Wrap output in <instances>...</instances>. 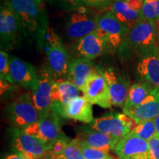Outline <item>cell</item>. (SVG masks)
<instances>
[{
  "instance_id": "obj_1",
  "label": "cell",
  "mask_w": 159,
  "mask_h": 159,
  "mask_svg": "<svg viewBox=\"0 0 159 159\" xmlns=\"http://www.w3.org/2000/svg\"><path fill=\"white\" fill-rule=\"evenodd\" d=\"M16 15L20 33L37 41L39 47L43 44L48 25L43 7L35 0H9Z\"/></svg>"
},
{
  "instance_id": "obj_2",
  "label": "cell",
  "mask_w": 159,
  "mask_h": 159,
  "mask_svg": "<svg viewBox=\"0 0 159 159\" xmlns=\"http://www.w3.org/2000/svg\"><path fill=\"white\" fill-rule=\"evenodd\" d=\"M156 32V23L139 20L129 30L121 49L128 48L141 57L158 51Z\"/></svg>"
},
{
  "instance_id": "obj_3",
  "label": "cell",
  "mask_w": 159,
  "mask_h": 159,
  "mask_svg": "<svg viewBox=\"0 0 159 159\" xmlns=\"http://www.w3.org/2000/svg\"><path fill=\"white\" fill-rule=\"evenodd\" d=\"M48 67L55 80H67L71 60L64 45L55 31L48 27L43 41Z\"/></svg>"
},
{
  "instance_id": "obj_4",
  "label": "cell",
  "mask_w": 159,
  "mask_h": 159,
  "mask_svg": "<svg viewBox=\"0 0 159 159\" xmlns=\"http://www.w3.org/2000/svg\"><path fill=\"white\" fill-rule=\"evenodd\" d=\"M128 31V27L120 22L111 11L99 16L95 32L105 42L107 52H116L121 49Z\"/></svg>"
},
{
  "instance_id": "obj_5",
  "label": "cell",
  "mask_w": 159,
  "mask_h": 159,
  "mask_svg": "<svg viewBox=\"0 0 159 159\" xmlns=\"http://www.w3.org/2000/svg\"><path fill=\"white\" fill-rule=\"evenodd\" d=\"M7 111L12 127L20 130H24L42 119L30 93L19 95L9 105Z\"/></svg>"
},
{
  "instance_id": "obj_6",
  "label": "cell",
  "mask_w": 159,
  "mask_h": 159,
  "mask_svg": "<svg viewBox=\"0 0 159 159\" xmlns=\"http://www.w3.org/2000/svg\"><path fill=\"white\" fill-rule=\"evenodd\" d=\"M137 122L125 114L111 113L95 119L88 127L120 141L132 132Z\"/></svg>"
},
{
  "instance_id": "obj_7",
  "label": "cell",
  "mask_w": 159,
  "mask_h": 159,
  "mask_svg": "<svg viewBox=\"0 0 159 159\" xmlns=\"http://www.w3.org/2000/svg\"><path fill=\"white\" fill-rule=\"evenodd\" d=\"M60 117L56 113L52 111L47 116L22 130L41 141L49 150L55 142L59 139L66 138L61 131Z\"/></svg>"
},
{
  "instance_id": "obj_8",
  "label": "cell",
  "mask_w": 159,
  "mask_h": 159,
  "mask_svg": "<svg viewBox=\"0 0 159 159\" xmlns=\"http://www.w3.org/2000/svg\"><path fill=\"white\" fill-rule=\"evenodd\" d=\"M55 78L48 66H44L38 74L36 88L31 91L33 102L41 114V118L47 116L52 112L51 93Z\"/></svg>"
},
{
  "instance_id": "obj_9",
  "label": "cell",
  "mask_w": 159,
  "mask_h": 159,
  "mask_svg": "<svg viewBox=\"0 0 159 159\" xmlns=\"http://www.w3.org/2000/svg\"><path fill=\"white\" fill-rule=\"evenodd\" d=\"M82 92L85 99L92 105L104 108H110L112 106L108 83L97 67L89 78Z\"/></svg>"
},
{
  "instance_id": "obj_10",
  "label": "cell",
  "mask_w": 159,
  "mask_h": 159,
  "mask_svg": "<svg viewBox=\"0 0 159 159\" xmlns=\"http://www.w3.org/2000/svg\"><path fill=\"white\" fill-rule=\"evenodd\" d=\"M98 15H92L85 7L75 11L66 25V34L71 40L79 41L85 35L96 30Z\"/></svg>"
},
{
  "instance_id": "obj_11",
  "label": "cell",
  "mask_w": 159,
  "mask_h": 159,
  "mask_svg": "<svg viewBox=\"0 0 159 159\" xmlns=\"http://www.w3.org/2000/svg\"><path fill=\"white\" fill-rule=\"evenodd\" d=\"M11 148L15 153L26 152L35 155L38 158L47 154L49 149L35 137L24 132L22 130L12 127Z\"/></svg>"
},
{
  "instance_id": "obj_12",
  "label": "cell",
  "mask_w": 159,
  "mask_h": 159,
  "mask_svg": "<svg viewBox=\"0 0 159 159\" xmlns=\"http://www.w3.org/2000/svg\"><path fill=\"white\" fill-rule=\"evenodd\" d=\"M19 30V22L13 7L6 2L0 11V37L1 43L11 48L17 42Z\"/></svg>"
},
{
  "instance_id": "obj_13",
  "label": "cell",
  "mask_w": 159,
  "mask_h": 159,
  "mask_svg": "<svg viewBox=\"0 0 159 159\" xmlns=\"http://www.w3.org/2000/svg\"><path fill=\"white\" fill-rule=\"evenodd\" d=\"M80 90L68 80H57L52 89V111L63 117L64 109L73 99L79 97Z\"/></svg>"
},
{
  "instance_id": "obj_14",
  "label": "cell",
  "mask_w": 159,
  "mask_h": 159,
  "mask_svg": "<svg viewBox=\"0 0 159 159\" xmlns=\"http://www.w3.org/2000/svg\"><path fill=\"white\" fill-rule=\"evenodd\" d=\"M99 69L108 83L112 105L123 108L130 87L129 81L114 68Z\"/></svg>"
},
{
  "instance_id": "obj_15",
  "label": "cell",
  "mask_w": 159,
  "mask_h": 159,
  "mask_svg": "<svg viewBox=\"0 0 159 159\" xmlns=\"http://www.w3.org/2000/svg\"><path fill=\"white\" fill-rule=\"evenodd\" d=\"M11 73L13 83L33 91L38 84V74L33 65L19 57H10Z\"/></svg>"
},
{
  "instance_id": "obj_16",
  "label": "cell",
  "mask_w": 159,
  "mask_h": 159,
  "mask_svg": "<svg viewBox=\"0 0 159 159\" xmlns=\"http://www.w3.org/2000/svg\"><path fill=\"white\" fill-rule=\"evenodd\" d=\"M114 150L119 159H149L148 142L134 135L119 141Z\"/></svg>"
},
{
  "instance_id": "obj_17",
  "label": "cell",
  "mask_w": 159,
  "mask_h": 159,
  "mask_svg": "<svg viewBox=\"0 0 159 159\" xmlns=\"http://www.w3.org/2000/svg\"><path fill=\"white\" fill-rule=\"evenodd\" d=\"M123 112L137 123L156 119L159 115V88H154L152 93L140 105L124 109Z\"/></svg>"
},
{
  "instance_id": "obj_18",
  "label": "cell",
  "mask_w": 159,
  "mask_h": 159,
  "mask_svg": "<svg viewBox=\"0 0 159 159\" xmlns=\"http://www.w3.org/2000/svg\"><path fill=\"white\" fill-rule=\"evenodd\" d=\"M77 141L87 146L98 150L110 152L115 149L119 142L117 139L102 132L93 130L88 126L82 127L77 134Z\"/></svg>"
},
{
  "instance_id": "obj_19",
  "label": "cell",
  "mask_w": 159,
  "mask_h": 159,
  "mask_svg": "<svg viewBox=\"0 0 159 159\" xmlns=\"http://www.w3.org/2000/svg\"><path fill=\"white\" fill-rule=\"evenodd\" d=\"M136 71L144 82L159 88V50L141 57Z\"/></svg>"
},
{
  "instance_id": "obj_20",
  "label": "cell",
  "mask_w": 159,
  "mask_h": 159,
  "mask_svg": "<svg viewBox=\"0 0 159 159\" xmlns=\"http://www.w3.org/2000/svg\"><path fill=\"white\" fill-rule=\"evenodd\" d=\"M96 67L91 60L84 57H77L71 60L69 64L68 80L80 91H83L87 81Z\"/></svg>"
},
{
  "instance_id": "obj_21",
  "label": "cell",
  "mask_w": 159,
  "mask_h": 159,
  "mask_svg": "<svg viewBox=\"0 0 159 159\" xmlns=\"http://www.w3.org/2000/svg\"><path fill=\"white\" fill-rule=\"evenodd\" d=\"M63 118L75 119L86 124H91L94 120L92 104L84 96L77 97L66 105Z\"/></svg>"
},
{
  "instance_id": "obj_22",
  "label": "cell",
  "mask_w": 159,
  "mask_h": 159,
  "mask_svg": "<svg viewBox=\"0 0 159 159\" xmlns=\"http://www.w3.org/2000/svg\"><path fill=\"white\" fill-rule=\"evenodd\" d=\"M76 51L81 57L93 60L102 55L107 49L103 40L94 31L77 41Z\"/></svg>"
},
{
  "instance_id": "obj_23",
  "label": "cell",
  "mask_w": 159,
  "mask_h": 159,
  "mask_svg": "<svg viewBox=\"0 0 159 159\" xmlns=\"http://www.w3.org/2000/svg\"><path fill=\"white\" fill-rule=\"evenodd\" d=\"M111 11L120 22L130 30L139 21L140 12L134 11L129 7L125 1H114L111 7Z\"/></svg>"
},
{
  "instance_id": "obj_24",
  "label": "cell",
  "mask_w": 159,
  "mask_h": 159,
  "mask_svg": "<svg viewBox=\"0 0 159 159\" xmlns=\"http://www.w3.org/2000/svg\"><path fill=\"white\" fill-rule=\"evenodd\" d=\"M154 87L150 83L141 81L133 84L129 89L125 106L122 109L134 108L140 105L152 93Z\"/></svg>"
},
{
  "instance_id": "obj_25",
  "label": "cell",
  "mask_w": 159,
  "mask_h": 159,
  "mask_svg": "<svg viewBox=\"0 0 159 159\" xmlns=\"http://www.w3.org/2000/svg\"><path fill=\"white\" fill-rule=\"evenodd\" d=\"M139 20L158 24L159 21V0H144L140 11Z\"/></svg>"
},
{
  "instance_id": "obj_26",
  "label": "cell",
  "mask_w": 159,
  "mask_h": 159,
  "mask_svg": "<svg viewBox=\"0 0 159 159\" xmlns=\"http://www.w3.org/2000/svg\"><path fill=\"white\" fill-rule=\"evenodd\" d=\"M156 134L157 131L155 121L154 119H151V120L142 121L137 123L136 128L130 134L134 135L148 142Z\"/></svg>"
},
{
  "instance_id": "obj_27",
  "label": "cell",
  "mask_w": 159,
  "mask_h": 159,
  "mask_svg": "<svg viewBox=\"0 0 159 159\" xmlns=\"http://www.w3.org/2000/svg\"><path fill=\"white\" fill-rule=\"evenodd\" d=\"M74 140L77 143V146L79 147L80 150L82 152L85 159H104L109 156V152L90 148V147L80 142L76 139H75Z\"/></svg>"
},
{
  "instance_id": "obj_28",
  "label": "cell",
  "mask_w": 159,
  "mask_h": 159,
  "mask_svg": "<svg viewBox=\"0 0 159 159\" xmlns=\"http://www.w3.org/2000/svg\"><path fill=\"white\" fill-rule=\"evenodd\" d=\"M0 78L10 83H13L11 73V61L7 52L1 50L0 52Z\"/></svg>"
},
{
  "instance_id": "obj_29",
  "label": "cell",
  "mask_w": 159,
  "mask_h": 159,
  "mask_svg": "<svg viewBox=\"0 0 159 159\" xmlns=\"http://www.w3.org/2000/svg\"><path fill=\"white\" fill-rule=\"evenodd\" d=\"M55 159H85L83 157L82 152L80 150L77 143L75 142L74 139L69 141L62 156L57 157Z\"/></svg>"
},
{
  "instance_id": "obj_30",
  "label": "cell",
  "mask_w": 159,
  "mask_h": 159,
  "mask_svg": "<svg viewBox=\"0 0 159 159\" xmlns=\"http://www.w3.org/2000/svg\"><path fill=\"white\" fill-rule=\"evenodd\" d=\"M69 138H63L61 139H59L57 142H55L49 150L47 152L49 158L50 159H55L57 157L62 156L63 151H64L66 147L67 144L69 143Z\"/></svg>"
},
{
  "instance_id": "obj_31",
  "label": "cell",
  "mask_w": 159,
  "mask_h": 159,
  "mask_svg": "<svg viewBox=\"0 0 159 159\" xmlns=\"http://www.w3.org/2000/svg\"><path fill=\"white\" fill-rule=\"evenodd\" d=\"M53 1L61 9L65 11H77L85 7V5L80 0H53Z\"/></svg>"
},
{
  "instance_id": "obj_32",
  "label": "cell",
  "mask_w": 159,
  "mask_h": 159,
  "mask_svg": "<svg viewBox=\"0 0 159 159\" xmlns=\"http://www.w3.org/2000/svg\"><path fill=\"white\" fill-rule=\"evenodd\" d=\"M148 143L149 159H159V135L156 134Z\"/></svg>"
},
{
  "instance_id": "obj_33",
  "label": "cell",
  "mask_w": 159,
  "mask_h": 159,
  "mask_svg": "<svg viewBox=\"0 0 159 159\" xmlns=\"http://www.w3.org/2000/svg\"><path fill=\"white\" fill-rule=\"evenodd\" d=\"M85 6L97 8H105L110 5V0H80Z\"/></svg>"
},
{
  "instance_id": "obj_34",
  "label": "cell",
  "mask_w": 159,
  "mask_h": 159,
  "mask_svg": "<svg viewBox=\"0 0 159 159\" xmlns=\"http://www.w3.org/2000/svg\"><path fill=\"white\" fill-rule=\"evenodd\" d=\"M144 0H127V1L125 2H126L131 9L140 12L142 7L143 3H144Z\"/></svg>"
},
{
  "instance_id": "obj_35",
  "label": "cell",
  "mask_w": 159,
  "mask_h": 159,
  "mask_svg": "<svg viewBox=\"0 0 159 159\" xmlns=\"http://www.w3.org/2000/svg\"><path fill=\"white\" fill-rule=\"evenodd\" d=\"M19 155L23 159H38V158L35 155L30 153V152H19V153H16Z\"/></svg>"
},
{
  "instance_id": "obj_36",
  "label": "cell",
  "mask_w": 159,
  "mask_h": 159,
  "mask_svg": "<svg viewBox=\"0 0 159 159\" xmlns=\"http://www.w3.org/2000/svg\"><path fill=\"white\" fill-rule=\"evenodd\" d=\"M3 159H23L19 155L16 153H13V154H9L7 156H6Z\"/></svg>"
},
{
  "instance_id": "obj_37",
  "label": "cell",
  "mask_w": 159,
  "mask_h": 159,
  "mask_svg": "<svg viewBox=\"0 0 159 159\" xmlns=\"http://www.w3.org/2000/svg\"><path fill=\"white\" fill-rule=\"evenodd\" d=\"M154 121H155V124H156L157 134L159 135V115L156 117V119H154Z\"/></svg>"
},
{
  "instance_id": "obj_38",
  "label": "cell",
  "mask_w": 159,
  "mask_h": 159,
  "mask_svg": "<svg viewBox=\"0 0 159 159\" xmlns=\"http://www.w3.org/2000/svg\"><path fill=\"white\" fill-rule=\"evenodd\" d=\"M156 35H157V43L159 45V21L157 24V32H156Z\"/></svg>"
},
{
  "instance_id": "obj_39",
  "label": "cell",
  "mask_w": 159,
  "mask_h": 159,
  "mask_svg": "<svg viewBox=\"0 0 159 159\" xmlns=\"http://www.w3.org/2000/svg\"><path fill=\"white\" fill-rule=\"evenodd\" d=\"M38 159H50V158H49L48 155L47 154V155H45V156H43L42 157H40V158H39Z\"/></svg>"
},
{
  "instance_id": "obj_40",
  "label": "cell",
  "mask_w": 159,
  "mask_h": 159,
  "mask_svg": "<svg viewBox=\"0 0 159 159\" xmlns=\"http://www.w3.org/2000/svg\"><path fill=\"white\" fill-rule=\"evenodd\" d=\"M35 1L36 2H37L38 4H39V5L40 6H41V7H43V4L41 2V1H40V0H35Z\"/></svg>"
},
{
  "instance_id": "obj_41",
  "label": "cell",
  "mask_w": 159,
  "mask_h": 159,
  "mask_svg": "<svg viewBox=\"0 0 159 159\" xmlns=\"http://www.w3.org/2000/svg\"><path fill=\"white\" fill-rule=\"evenodd\" d=\"M104 159H115L114 157H112L111 156H109L108 157H107L106 158H104Z\"/></svg>"
},
{
  "instance_id": "obj_42",
  "label": "cell",
  "mask_w": 159,
  "mask_h": 159,
  "mask_svg": "<svg viewBox=\"0 0 159 159\" xmlns=\"http://www.w3.org/2000/svg\"><path fill=\"white\" fill-rule=\"evenodd\" d=\"M113 1H119V0H113ZM121 1H127V0H121Z\"/></svg>"
},
{
  "instance_id": "obj_43",
  "label": "cell",
  "mask_w": 159,
  "mask_h": 159,
  "mask_svg": "<svg viewBox=\"0 0 159 159\" xmlns=\"http://www.w3.org/2000/svg\"><path fill=\"white\" fill-rule=\"evenodd\" d=\"M40 1H41V2L43 4V2H44V1H45V0H40Z\"/></svg>"
}]
</instances>
